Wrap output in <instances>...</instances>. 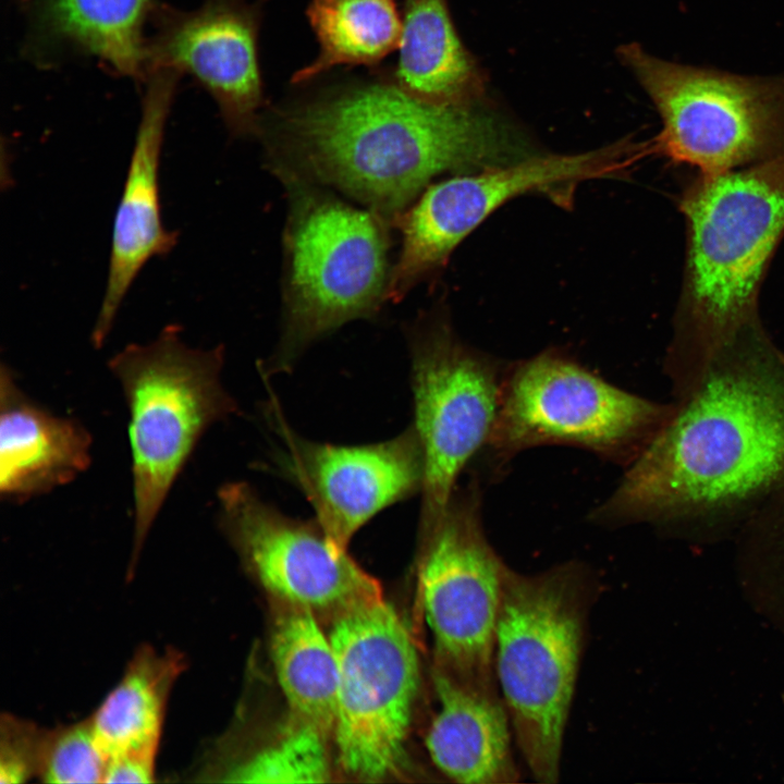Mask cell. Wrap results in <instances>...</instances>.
Instances as JSON below:
<instances>
[{
	"label": "cell",
	"instance_id": "cell-11",
	"mask_svg": "<svg viewBox=\"0 0 784 784\" xmlns=\"http://www.w3.org/2000/svg\"><path fill=\"white\" fill-rule=\"evenodd\" d=\"M509 567L485 532L476 481L456 489L439 522L420 536L421 604L433 666L488 695H500L494 639Z\"/></svg>",
	"mask_w": 784,
	"mask_h": 784
},
{
	"label": "cell",
	"instance_id": "cell-23",
	"mask_svg": "<svg viewBox=\"0 0 784 784\" xmlns=\"http://www.w3.org/2000/svg\"><path fill=\"white\" fill-rule=\"evenodd\" d=\"M150 5L151 0H46L44 14L53 35L138 77L148 66L144 26Z\"/></svg>",
	"mask_w": 784,
	"mask_h": 784
},
{
	"label": "cell",
	"instance_id": "cell-9",
	"mask_svg": "<svg viewBox=\"0 0 784 784\" xmlns=\"http://www.w3.org/2000/svg\"><path fill=\"white\" fill-rule=\"evenodd\" d=\"M647 146V142L621 139L580 154H532L429 185L393 222L402 232V249L389 274L385 299L402 301L506 201L541 193L566 205L580 183L627 174L650 154Z\"/></svg>",
	"mask_w": 784,
	"mask_h": 784
},
{
	"label": "cell",
	"instance_id": "cell-26",
	"mask_svg": "<svg viewBox=\"0 0 784 784\" xmlns=\"http://www.w3.org/2000/svg\"><path fill=\"white\" fill-rule=\"evenodd\" d=\"M50 730L11 713L0 722V783L20 784L39 777Z\"/></svg>",
	"mask_w": 784,
	"mask_h": 784
},
{
	"label": "cell",
	"instance_id": "cell-17",
	"mask_svg": "<svg viewBox=\"0 0 784 784\" xmlns=\"http://www.w3.org/2000/svg\"><path fill=\"white\" fill-rule=\"evenodd\" d=\"M91 437L76 419L30 400L11 369L0 371V493L24 502L64 486L90 465Z\"/></svg>",
	"mask_w": 784,
	"mask_h": 784
},
{
	"label": "cell",
	"instance_id": "cell-2",
	"mask_svg": "<svg viewBox=\"0 0 784 784\" xmlns=\"http://www.w3.org/2000/svg\"><path fill=\"white\" fill-rule=\"evenodd\" d=\"M266 133L282 179L329 184L390 224L438 174L532 154L481 100L430 101L391 78L333 86L279 109Z\"/></svg>",
	"mask_w": 784,
	"mask_h": 784
},
{
	"label": "cell",
	"instance_id": "cell-27",
	"mask_svg": "<svg viewBox=\"0 0 784 784\" xmlns=\"http://www.w3.org/2000/svg\"><path fill=\"white\" fill-rule=\"evenodd\" d=\"M156 776V756L121 755L108 758L103 783H151Z\"/></svg>",
	"mask_w": 784,
	"mask_h": 784
},
{
	"label": "cell",
	"instance_id": "cell-16",
	"mask_svg": "<svg viewBox=\"0 0 784 784\" xmlns=\"http://www.w3.org/2000/svg\"><path fill=\"white\" fill-rule=\"evenodd\" d=\"M176 75L174 71L158 69L149 79L114 216L106 289L90 336L96 348L105 343L145 264L168 255L177 243V233L162 223L159 188L161 148Z\"/></svg>",
	"mask_w": 784,
	"mask_h": 784
},
{
	"label": "cell",
	"instance_id": "cell-4",
	"mask_svg": "<svg viewBox=\"0 0 784 784\" xmlns=\"http://www.w3.org/2000/svg\"><path fill=\"white\" fill-rule=\"evenodd\" d=\"M598 580L571 561L532 574L509 567L494 639V675L515 746L541 784L560 779Z\"/></svg>",
	"mask_w": 784,
	"mask_h": 784
},
{
	"label": "cell",
	"instance_id": "cell-14",
	"mask_svg": "<svg viewBox=\"0 0 784 784\" xmlns=\"http://www.w3.org/2000/svg\"><path fill=\"white\" fill-rule=\"evenodd\" d=\"M277 426L284 449L282 471L313 505L328 538L347 551L354 535L376 514L421 492L425 462L414 427L384 442L333 445L295 436Z\"/></svg>",
	"mask_w": 784,
	"mask_h": 784
},
{
	"label": "cell",
	"instance_id": "cell-13",
	"mask_svg": "<svg viewBox=\"0 0 784 784\" xmlns=\"http://www.w3.org/2000/svg\"><path fill=\"white\" fill-rule=\"evenodd\" d=\"M219 520L246 566L289 607L335 615L383 598L379 583L320 525L291 518L246 482L218 491Z\"/></svg>",
	"mask_w": 784,
	"mask_h": 784
},
{
	"label": "cell",
	"instance_id": "cell-25",
	"mask_svg": "<svg viewBox=\"0 0 784 784\" xmlns=\"http://www.w3.org/2000/svg\"><path fill=\"white\" fill-rule=\"evenodd\" d=\"M107 760L88 718L50 730L39 779L52 784L103 783Z\"/></svg>",
	"mask_w": 784,
	"mask_h": 784
},
{
	"label": "cell",
	"instance_id": "cell-8",
	"mask_svg": "<svg viewBox=\"0 0 784 784\" xmlns=\"http://www.w3.org/2000/svg\"><path fill=\"white\" fill-rule=\"evenodd\" d=\"M672 409L547 351L505 371L486 449L501 466L522 451L551 444L585 449L628 465Z\"/></svg>",
	"mask_w": 784,
	"mask_h": 784
},
{
	"label": "cell",
	"instance_id": "cell-5",
	"mask_svg": "<svg viewBox=\"0 0 784 784\" xmlns=\"http://www.w3.org/2000/svg\"><path fill=\"white\" fill-rule=\"evenodd\" d=\"M177 324L147 344H128L109 360L130 413L132 574L148 534L203 434L237 411L221 382L223 348L186 345Z\"/></svg>",
	"mask_w": 784,
	"mask_h": 784
},
{
	"label": "cell",
	"instance_id": "cell-18",
	"mask_svg": "<svg viewBox=\"0 0 784 784\" xmlns=\"http://www.w3.org/2000/svg\"><path fill=\"white\" fill-rule=\"evenodd\" d=\"M438 709L425 744L449 780L463 784H511L520 773L509 713L500 695L482 694L433 666Z\"/></svg>",
	"mask_w": 784,
	"mask_h": 784
},
{
	"label": "cell",
	"instance_id": "cell-1",
	"mask_svg": "<svg viewBox=\"0 0 784 784\" xmlns=\"http://www.w3.org/2000/svg\"><path fill=\"white\" fill-rule=\"evenodd\" d=\"M628 464L593 523L666 524L733 514L784 482V354L760 320L708 358Z\"/></svg>",
	"mask_w": 784,
	"mask_h": 784
},
{
	"label": "cell",
	"instance_id": "cell-3",
	"mask_svg": "<svg viewBox=\"0 0 784 784\" xmlns=\"http://www.w3.org/2000/svg\"><path fill=\"white\" fill-rule=\"evenodd\" d=\"M679 208L686 260L669 359L696 366L759 319L761 282L784 235V150L754 164L699 174Z\"/></svg>",
	"mask_w": 784,
	"mask_h": 784
},
{
	"label": "cell",
	"instance_id": "cell-20",
	"mask_svg": "<svg viewBox=\"0 0 784 784\" xmlns=\"http://www.w3.org/2000/svg\"><path fill=\"white\" fill-rule=\"evenodd\" d=\"M185 665L184 654L176 649L138 648L121 679L89 716L107 758L157 757L168 700Z\"/></svg>",
	"mask_w": 784,
	"mask_h": 784
},
{
	"label": "cell",
	"instance_id": "cell-22",
	"mask_svg": "<svg viewBox=\"0 0 784 784\" xmlns=\"http://www.w3.org/2000/svg\"><path fill=\"white\" fill-rule=\"evenodd\" d=\"M306 15L319 53L294 73V84L339 65H376L397 48L402 19L395 0H309Z\"/></svg>",
	"mask_w": 784,
	"mask_h": 784
},
{
	"label": "cell",
	"instance_id": "cell-12",
	"mask_svg": "<svg viewBox=\"0 0 784 784\" xmlns=\"http://www.w3.org/2000/svg\"><path fill=\"white\" fill-rule=\"evenodd\" d=\"M504 375L494 359L462 343L442 321L415 331L413 427L425 462L420 536L442 517L460 474L487 446L499 413Z\"/></svg>",
	"mask_w": 784,
	"mask_h": 784
},
{
	"label": "cell",
	"instance_id": "cell-10",
	"mask_svg": "<svg viewBox=\"0 0 784 784\" xmlns=\"http://www.w3.org/2000/svg\"><path fill=\"white\" fill-rule=\"evenodd\" d=\"M329 637L338 663L339 762L355 779H383L403 760L419 687L417 649L383 598L335 615Z\"/></svg>",
	"mask_w": 784,
	"mask_h": 784
},
{
	"label": "cell",
	"instance_id": "cell-21",
	"mask_svg": "<svg viewBox=\"0 0 784 784\" xmlns=\"http://www.w3.org/2000/svg\"><path fill=\"white\" fill-rule=\"evenodd\" d=\"M275 621L271 658L292 716L332 732L338 663L329 635L311 611L289 607Z\"/></svg>",
	"mask_w": 784,
	"mask_h": 784
},
{
	"label": "cell",
	"instance_id": "cell-19",
	"mask_svg": "<svg viewBox=\"0 0 784 784\" xmlns=\"http://www.w3.org/2000/svg\"><path fill=\"white\" fill-rule=\"evenodd\" d=\"M399 54L390 78L436 102L481 100L482 72L452 21L446 0H404Z\"/></svg>",
	"mask_w": 784,
	"mask_h": 784
},
{
	"label": "cell",
	"instance_id": "cell-7",
	"mask_svg": "<svg viewBox=\"0 0 784 784\" xmlns=\"http://www.w3.org/2000/svg\"><path fill=\"white\" fill-rule=\"evenodd\" d=\"M620 61L651 99L662 127L654 154L716 174L784 150V74L742 75L666 61L639 44L618 47Z\"/></svg>",
	"mask_w": 784,
	"mask_h": 784
},
{
	"label": "cell",
	"instance_id": "cell-24",
	"mask_svg": "<svg viewBox=\"0 0 784 784\" xmlns=\"http://www.w3.org/2000/svg\"><path fill=\"white\" fill-rule=\"evenodd\" d=\"M326 732L292 718L274 739L236 759L197 772L228 783H323L331 775Z\"/></svg>",
	"mask_w": 784,
	"mask_h": 784
},
{
	"label": "cell",
	"instance_id": "cell-15",
	"mask_svg": "<svg viewBox=\"0 0 784 784\" xmlns=\"http://www.w3.org/2000/svg\"><path fill=\"white\" fill-rule=\"evenodd\" d=\"M259 9L244 0H208L164 23L147 45L148 68L193 75L213 97L232 134L259 133Z\"/></svg>",
	"mask_w": 784,
	"mask_h": 784
},
{
	"label": "cell",
	"instance_id": "cell-6",
	"mask_svg": "<svg viewBox=\"0 0 784 784\" xmlns=\"http://www.w3.org/2000/svg\"><path fill=\"white\" fill-rule=\"evenodd\" d=\"M291 192L285 234L284 327L275 355L287 367L309 343L356 318L372 315L384 298L388 222L298 179Z\"/></svg>",
	"mask_w": 784,
	"mask_h": 784
}]
</instances>
